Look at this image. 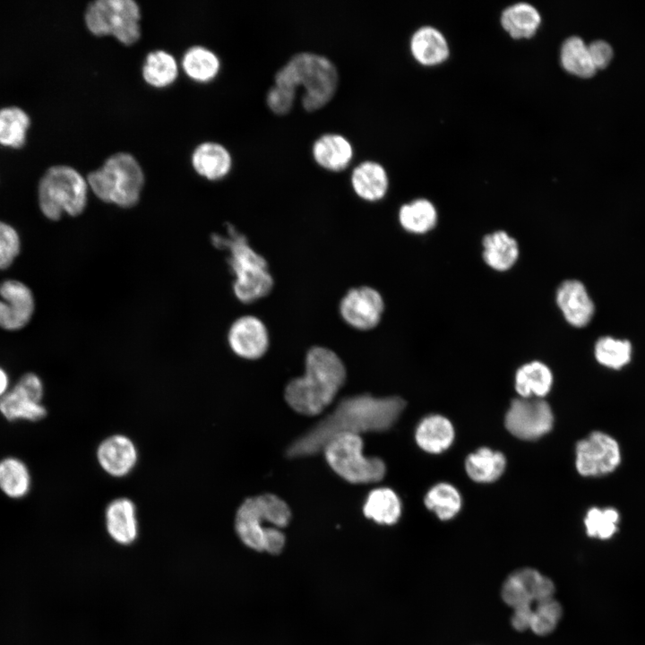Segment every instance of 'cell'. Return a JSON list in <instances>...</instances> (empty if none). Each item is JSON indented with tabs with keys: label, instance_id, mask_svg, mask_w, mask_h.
<instances>
[{
	"label": "cell",
	"instance_id": "cell-7",
	"mask_svg": "<svg viewBox=\"0 0 645 645\" xmlns=\"http://www.w3.org/2000/svg\"><path fill=\"white\" fill-rule=\"evenodd\" d=\"M323 452L331 468L350 483L378 482L385 475L386 467L380 458L363 454V441L358 434H339L325 445Z\"/></svg>",
	"mask_w": 645,
	"mask_h": 645
},
{
	"label": "cell",
	"instance_id": "cell-21",
	"mask_svg": "<svg viewBox=\"0 0 645 645\" xmlns=\"http://www.w3.org/2000/svg\"><path fill=\"white\" fill-rule=\"evenodd\" d=\"M411 55L423 65L444 62L450 54L444 35L436 28L426 25L415 30L409 40Z\"/></svg>",
	"mask_w": 645,
	"mask_h": 645
},
{
	"label": "cell",
	"instance_id": "cell-33",
	"mask_svg": "<svg viewBox=\"0 0 645 645\" xmlns=\"http://www.w3.org/2000/svg\"><path fill=\"white\" fill-rule=\"evenodd\" d=\"M178 75L175 57L164 50L149 53L142 66V77L150 86L164 88L172 84Z\"/></svg>",
	"mask_w": 645,
	"mask_h": 645
},
{
	"label": "cell",
	"instance_id": "cell-42",
	"mask_svg": "<svg viewBox=\"0 0 645 645\" xmlns=\"http://www.w3.org/2000/svg\"><path fill=\"white\" fill-rule=\"evenodd\" d=\"M588 48L596 69L603 68L608 64L613 56V50L607 42L596 40L590 43Z\"/></svg>",
	"mask_w": 645,
	"mask_h": 645
},
{
	"label": "cell",
	"instance_id": "cell-43",
	"mask_svg": "<svg viewBox=\"0 0 645 645\" xmlns=\"http://www.w3.org/2000/svg\"><path fill=\"white\" fill-rule=\"evenodd\" d=\"M284 545V534L276 527H268L264 536L263 551L276 555L281 552Z\"/></svg>",
	"mask_w": 645,
	"mask_h": 645
},
{
	"label": "cell",
	"instance_id": "cell-11",
	"mask_svg": "<svg viewBox=\"0 0 645 645\" xmlns=\"http://www.w3.org/2000/svg\"><path fill=\"white\" fill-rule=\"evenodd\" d=\"M45 387L39 375L23 374L0 400V414L9 422H39L47 415L43 404Z\"/></svg>",
	"mask_w": 645,
	"mask_h": 645
},
{
	"label": "cell",
	"instance_id": "cell-16",
	"mask_svg": "<svg viewBox=\"0 0 645 645\" xmlns=\"http://www.w3.org/2000/svg\"><path fill=\"white\" fill-rule=\"evenodd\" d=\"M555 301L567 323L574 328L589 324L596 313V305L584 283L576 279L566 280L557 288Z\"/></svg>",
	"mask_w": 645,
	"mask_h": 645
},
{
	"label": "cell",
	"instance_id": "cell-17",
	"mask_svg": "<svg viewBox=\"0 0 645 645\" xmlns=\"http://www.w3.org/2000/svg\"><path fill=\"white\" fill-rule=\"evenodd\" d=\"M138 452L133 441L123 434L103 440L97 449V460L102 469L116 477H125L134 468Z\"/></svg>",
	"mask_w": 645,
	"mask_h": 645
},
{
	"label": "cell",
	"instance_id": "cell-27",
	"mask_svg": "<svg viewBox=\"0 0 645 645\" xmlns=\"http://www.w3.org/2000/svg\"><path fill=\"white\" fill-rule=\"evenodd\" d=\"M553 373L540 361H532L521 366L515 374V390L524 399L533 396L541 399L553 385Z\"/></svg>",
	"mask_w": 645,
	"mask_h": 645
},
{
	"label": "cell",
	"instance_id": "cell-40",
	"mask_svg": "<svg viewBox=\"0 0 645 645\" xmlns=\"http://www.w3.org/2000/svg\"><path fill=\"white\" fill-rule=\"evenodd\" d=\"M502 598L512 608L531 605L533 602L526 588L513 573L508 577L503 585Z\"/></svg>",
	"mask_w": 645,
	"mask_h": 645
},
{
	"label": "cell",
	"instance_id": "cell-30",
	"mask_svg": "<svg viewBox=\"0 0 645 645\" xmlns=\"http://www.w3.org/2000/svg\"><path fill=\"white\" fill-rule=\"evenodd\" d=\"M437 211L427 199L417 198L402 204L398 211L400 227L407 232L422 235L432 230L437 223Z\"/></svg>",
	"mask_w": 645,
	"mask_h": 645
},
{
	"label": "cell",
	"instance_id": "cell-35",
	"mask_svg": "<svg viewBox=\"0 0 645 645\" xmlns=\"http://www.w3.org/2000/svg\"><path fill=\"white\" fill-rule=\"evenodd\" d=\"M560 61L567 72L579 77H590L597 70L591 61L588 45L577 36L569 37L563 41Z\"/></svg>",
	"mask_w": 645,
	"mask_h": 645
},
{
	"label": "cell",
	"instance_id": "cell-28",
	"mask_svg": "<svg viewBox=\"0 0 645 645\" xmlns=\"http://www.w3.org/2000/svg\"><path fill=\"white\" fill-rule=\"evenodd\" d=\"M541 23L538 9L526 2L506 7L501 14L502 27L513 39H529L536 34Z\"/></svg>",
	"mask_w": 645,
	"mask_h": 645
},
{
	"label": "cell",
	"instance_id": "cell-20",
	"mask_svg": "<svg viewBox=\"0 0 645 645\" xmlns=\"http://www.w3.org/2000/svg\"><path fill=\"white\" fill-rule=\"evenodd\" d=\"M105 522L108 535L116 543L130 545L136 539V508L130 499L120 497L111 501L106 508Z\"/></svg>",
	"mask_w": 645,
	"mask_h": 645
},
{
	"label": "cell",
	"instance_id": "cell-24",
	"mask_svg": "<svg viewBox=\"0 0 645 645\" xmlns=\"http://www.w3.org/2000/svg\"><path fill=\"white\" fill-rule=\"evenodd\" d=\"M633 345L629 339L611 334L598 337L593 347L596 362L610 371H622L633 358Z\"/></svg>",
	"mask_w": 645,
	"mask_h": 645
},
{
	"label": "cell",
	"instance_id": "cell-29",
	"mask_svg": "<svg viewBox=\"0 0 645 645\" xmlns=\"http://www.w3.org/2000/svg\"><path fill=\"white\" fill-rule=\"evenodd\" d=\"M506 467L504 455L488 447H481L470 453L465 460L468 476L477 483H491L497 480Z\"/></svg>",
	"mask_w": 645,
	"mask_h": 645
},
{
	"label": "cell",
	"instance_id": "cell-22",
	"mask_svg": "<svg viewBox=\"0 0 645 645\" xmlns=\"http://www.w3.org/2000/svg\"><path fill=\"white\" fill-rule=\"evenodd\" d=\"M192 165L197 174L208 180L216 181L224 178L230 172L232 157L222 144L207 142L194 149Z\"/></svg>",
	"mask_w": 645,
	"mask_h": 645
},
{
	"label": "cell",
	"instance_id": "cell-37",
	"mask_svg": "<svg viewBox=\"0 0 645 645\" xmlns=\"http://www.w3.org/2000/svg\"><path fill=\"white\" fill-rule=\"evenodd\" d=\"M426 508L434 512L442 520H449L455 517L461 508V496L452 485L441 482L432 486L425 499Z\"/></svg>",
	"mask_w": 645,
	"mask_h": 645
},
{
	"label": "cell",
	"instance_id": "cell-4",
	"mask_svg": "<svg viewBox=\"0 0 645 645\" xmlns=\"http://www.w3.org/2000/svg\"><path fill=\"white\" fill-rule=\"evenodd\" d=\"M339 82L335 64L327 56L310 51L294 54L274 74V84L304 91L302 106L306 111L324 107L334 96Z\"/></svg>",
	"mask_w": 645,
	"mask_h": 645
},
{
	"label": "cell",
	"instance_id": "cell-18",
	"mask_svg": "<svg viewBox=\"0 0 645 645\" xmlns=\"http://www.w3.org/2000/svg\"><path fill=\"white\" fill-rule=\"evenodd\" d=\"M312 157L321 168L333 172L346 169L354 157V147L343 134L325 133L313 142Z\"/></svg>",
	"mask_w": 645,
	"mask_h": 645
},
{
	"label": "cell",
	"instance_id": "cell-31",
	"mask_svg": "<svg viewBox=\"0 0 645 645\" xmlns=\"http://www.w3.org/2000/svg\"><path fill=\"white\" fill-rule=\"evenodd\" d=\"M363 511L366 517L375 522L391 525L400 517L401 502L392 489L376 488L368 494Z\"/></svg>",
	"mask_w": 645,
	"mask_h": 645
},
{
	"label": "cell",
	"instance_id": "cell-2",
	"mask_svg": "<svg viewBox=\"0 0 645 645\" xmlns=\"http://www.w3.org/2000/svg\"><path fill=\"white\" fill-rule=\"evenodd\" d=\"M346 367L333 350L314 346L306 353L305 374L291 380L285 390L288 404L297 412L320 414L334 399L346 380Z\"/></svg>",
	"mask_w": 645,
	"mask_h": 645
},
{
	"label": "cell",
	"instance_id": "cell-41",
	"mask_svg": "<svg viewBox=\"0 0 645 645\" xmlns=\"http://www.w3.org/2000/svg\"><path fill=\"white\" fill-rule=\"evenodd\" d=\"M296 92L273 84L267 90L265 101L268 108L277 115H285L293 108Z\"/></svg>",
	"mask_w": 645,
	"mask_h": 645
},
{
	"label": "cell",
	"instance_id": "cell-44",
	"mask_svg": "<svg viewBox=\"0 0 645 645\" xmlns=\"http://www.w3.org/2000/svg\"><path fill=\"white\" fill-rule=\"evenodd\" d=\"M532 615L533 609L531 607V605H526L513 608V613L511 618L512 627L519 632H523L530 629Z\"/></svg>",
	"mask_w": 645,
	"mask_h": 645
},
{
	"label": "cell",
	"instance_id": "cell-36",
	"mask_svg": "<svg viewBox=\"0 0 645 645\" xmlns=\"http://www.w3.org/2000/svg\"><path fill=\"white\" fill-rule=\"evenodd\" d=\"M621 513L614 506H592L583 519L587 535L589 538L607 540L619 530Z\"/></svg>",
	"mask_w": 645,
	"mask_h": 645
},
{
	"label": "cell",
	"instance_id": "cell-38",
	"mask_svg": "<svg viewBox=\"0 0 645 645\" xmlns=\"http://www.w3.org/2000/svg\"><path fill=\"white\" fill-rule=\"evenodd\" d=\"M562 614L561 605L553 598L538 602L537 607L533 609L530 630L540 636L551 633L559 623Z\"/></svg>",
	"mask_w": 645,
	"mask_h": 645
},
{
	"label": "cell",
	"instance_id": "cell-39",
	"mask_svg": "<svg viewBox=\"0 0 645 645\" xmlns=\"http://www.w3.org/2000/svg\"><path fill=\"white\" fill-rule=\"evenodd\" d=\"M21 248V237L16 228L0 220V270H5L13 263Z\"/></svg>",
	"mask_w": 645,
	"mask_h": 645
},
{
	"label": "cell",
	"instance_id": "cell-23",
	"mask_svg": "<svg viewBox=\"0 0 645 645\" xmlns=\"http://www.w3.org/2000/svg\"><path fill=\"white\" fill-rule=\"evenodd\" d=\"M455 437L452 423L442 415L424 417L416 428L417 445L426 452L441 453L452 444Z\"/></svg>",
	"mask_w": 645,
	"mask_h": 645
},
{
	"label": "cell",
	"instance_id": "cell-32",
	"mask_svg": "<svg viewBox=\"0 0 645 645\" xmlns=\"http://www.w3.org/2000/svg\"><path fill=\"white\" fill-rule=\"evenodd\" d=\"M182 67L189 78L198 82L213 80L220 69V62L211 50L194 46L188 48L182 59Z\"/></svg>",
	"mask_w": 645,
	"mask_h": 645
},
{
	"label": "cell",
	"instance_id": "cell-12",
	"mask_svg": "<svg viewBox=\"0 0 645 645\" xmlns=\"http://www.w3.org/2000/svg\"><path fill=\"white\" fill-rule=\"evenodd\" d=\"M554 415L542 399L513 400L507 410L504 425L513 436L526 441L537 440L553 427Z\"/></svg>",
	"mask_w": 645,
	"mask_h": 645
},
{
	"label": "cell",
	"instance_id": "cell-8",
	"mask_svg": "<svg viewBox=\"0 0 645 645\" xmlns=\"http://www.w3.org/2000/svg\"><path fill=\"white\" fill-rule=\"evenodd\" d=\"M291 518L288 505L271 494L245 499L239 506L235 520L236 531L242 542L255 551H263L268 522L276 528L286 527Z\"/></svg>",
	"mask_w": 645,
	"mask_h": 645
},
{
	"label": "cell",
	"instance_id": "cell-5",
	"mask_svg": "<svg viewBox=\"0 0 645 645\" xmlns=\"http://www.w3.org/2000/svg\"><path fill=\"white\" fill-rule=\"evenodd\" d=\"M86 180L100 201L120 208H131L140 200L144 175L133 155L118 152L108 158L99 168L90 172Z\"/></svg>",
	"mask_w": 645,
	"mask_h": 645
},
{
	"label": "cell",
	"instance_id": "cell-19",
	"mask_svg": "<svg viewBox=\"0 0 645 645\" xmlns=\"http://www.w3.org/2000/svg\"><path fill=\"white\" fill-rule=\"evenodd\" d=\"M350 184L358 198L375 202L386 196L390 180L386 168L380 162L366 159L353 168Z\"/></svg>",
	"mask_w": 645,
	"mask_h": 645
},
{
	"label": "cell",
	"instance_id": "cell-13",
	"mask_svg": "<svg viewBox=\"0 0 645 645\" xmlns=\"http://www.w3.org/2000/svg\"><path fill=\"white\" fill-rule=\"evenodd\" d=\"M384 309V299L380 291L366 285L349 288L339 303V314L344 322L363 331L379 325Z\"/></svg>",
	"mask_w": 645,
	"mask_h": 645
},
{
	"label": "cell",
	"instance_id": "cell-3",
	"mask_svg": "<svg viewBox=\"0 0 645 645\" xmlns=\"http://www.w3.org/2000/svg\"><path fill=\"white\" fill-rule=\"evenodd\" d=\"M212 245L228 253V264L235 276L233 292L238 301L251 304L267 297L274 280L266 259L248 243L246 236L227 223V235L213 234Z\"/></svg>",
	"mask_w": 645,
	"mask_h": 645
},
{
	"label": "cell",
	"instance_id": "cell-14",
	"mask_svg": "<svg viewBox=\"0 0 645 645\" xmlns=\"http://www.w3.org/2000/svg\"><path fill=\"white\" fill-rule=\"evenodd\" d=\"M35 308L33 292L24 282L7 279L0 283V329H23L33 317Z\"/></svg>",
	"mask_w": 645,
	"mask_h": 645
},
{
	"label": "cell",
	"instance_id": "cell-10",
	"mask_svg": "<svg viewBox=\"0 0 645 645\" xmlns=\"http://www.w3.org/2000/svg\"><path fill=\"white\" fill-rule=\"evenodd\" d=\"M623 458L619 441L602 430L590 432L575 445V469L583 477L609 476L620 468Z\"/></svg>",
	"mask_w": 645,
	"mask_h": 645
},
{
	"label": "cell",
	"instance_id": "cell-1",
	"mask_svg": "<svg viewBox=\"0 0 645 645\" xmlns=\"http://www.w3.org/2000/svg\"><path fill=\"white\" fill-rule=\"evenodd\" d=\"M406 406L400 397L375 398L362 394L342 400L336 408L287 450L288 457H305L323 451L335 436L382 432L391 428Z\"/></svg>",
	"mask_w": 645,
	"mask_h": 645
},
{
	"label": "cell",
	"instance_id": "cell-25",
	"mask_svg": "<svg viewBox=\"0 0 645 645\" xmlns=\"http://www.w3.org/2000/svg\"><path fill=\"white\" fill-rule=\"evenodd\" d=\"M483 259L487 266L497 271L510 270L519 257L517 241L503 230H497L484 236Z\"/></svg>",
	"mask_w": 645,
	"mask_h": 645
},
{
	"label": "cell",
	"instance_id": "cell-26",
	"mask_svg": "<svg viewBox=\"0 0 645 645\" xmlns=\"http://www.w3.org/2000/svg\"><path fill=\"white\" fill-rule=\"evenodd\" d=\"M32 477L26 462L16 456L0 460V491L12 500L26 497L31 489Z\"/></svg>",
	"mask_w": 645,
	"mask_h": 645
},
{
	"label": "cell",
	"instance_id": "cell-9",
	"mask_svg": "<svg viewBox=\"0 0 645 645\" xmlns=\"http://www.w3.org/2000/svg\"><path fill=\"white\" fill-rule=\"evenodd\" d=\"M88 30L95 36H113L131 46L141 37V11L133 0H97L84 14Z\"/></svg>",
	"mask_w": 645,
	"mask_h": 645
},
{
	"label": "cell",
	"instance_id": "cell-45",
	"mask_svg": "<svg viewBox=\"0 0 645 645\" xmlns=\"http://www.w3.org/2000/svg\"><path fill=\"white\" fill-rule=\"evenodd\" d=\"M11 387L9 374L0 366V400L8 392Z\"/></svg>",
	"mask_w": 645,
	"mask_h": 645
},
{
	"label": "cell",
	"instance_id": "cell-15",
	"mask_svg": "<svg viewBox=\"0 0 645 645\" xmlns=\"http://www.w3.org/2000/svg\"><path fill=\"white\" fill-rule=\"evenodd\" d=\"M230 349L239 357L254 360L261 358L270 346V333L262 319L253 314L236 318L228 331Z\"/></svg>",
	"mask_w": 645,
	"mask_h": 645
},
{
	"label": "cell",
	"instance_id": "cell-6",
	"mask_svg": "<svg viewBox=\"0 0 645 645\" xmlns=\"http://www.w3.org/2000/svg\"><path fill=\"white\" fill-rule=\"evenodd\" d=\"M87 180L73 168L57 165L49 168L38 185V203L49 220L63 215L72 217L83 212L88 202Z\"/></svg>",
	"mask_w": 645,
	"mask_h": 645
},
{
	"label": "cell",
	"instance_id": "cell-34",
	"mask_svg": "<svg viewBox=\"0 0 645 645\" xmlns=\"http://www.w3.org/2000/svg\"><path fill=\"white\" fill-rule=\"evenodd\" d=\"M30 125L28 114L18 107L0 109V144L4 147L20 148L26 141Z\"/></svg>",
	"mask_w": 645,
	"mask_h": 645
}]
</instances>
